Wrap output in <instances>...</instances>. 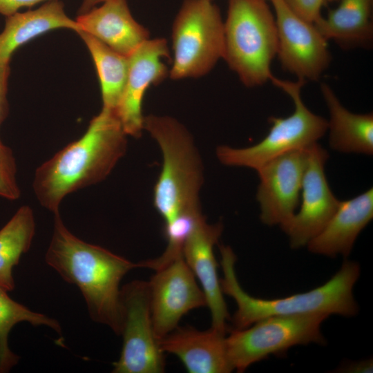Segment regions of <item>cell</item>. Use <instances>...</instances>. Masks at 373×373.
<instances>
[{"label":"cell","instance_id":"484cf974","mask_svg":"<svg viewBox=\"0 0 373 373\" xmlns=\"http://www.w3.org/2000/svg\"><path fill=\"white\" fill-rule=\"evenodd\" d=\"M296 15L303 19L315 23L321 15V9L325 0H284Z\"/></svg>","mask_w":373,"mask_h":373},{"label":"cell","instance_id":"44dd1931","mask_svg":"<svg viewBox=\"0 0 373 373\" xmlns=\"http://www.w3.org/2000/svg\"><path fill=\"white\" fill-rule=\"evenodd\" d=\"M372 1L341 0L336 8L314 24L327 41L334 40L343 47L364 46L373 36Z\"/></svg>","mask_w":373,"mask_h":373},{"label":"cell","instance_id":"7c38bea8","mask_svg":"<svg viewBox=\"0 0 373 373\" xmlns=\"http://www.w3.org/2000/svg\"><path fill=\"white\" fill-rule=\"evenodd\" d=\"M155 271L148 283L152 323L159 340L178 327L189 312L207 306V300L183 256Z\"/></svg>","mask_w":373,"mask_h":373},{"label":"cell","instance_id":"9a60e30c","mask_svg":"<svg viewBox=\"0 0 373 373\" xmlns=\"http://www.w3.org/2000/svg\"><path fill=\"white\" fill-rule=\"evenodd\" d=\"M221 222L208 224L202 218L187 238L182 250L183 258L204 294L211 316V327L227 333L229 314L223 297L217 271L213 248L222 234Z\"/></svg>","mask_w":373,"mask_h":373},{"label":"cell","instance_id":"8fae6325","mask_svg":"<svg viewBox=\"0 0 373 373\" xmlns=\"http://www.w3.org/2000/svg\"><path fill=\"white\" fill-rule=\"evenodd\" d=\"M307 164L298 212L284 224L282 230L289 238L293 249L307 245L326 225L338 207L325 173L328 153L319 144L307 148Z\"/></svg>","mask_w":373,"mask_h":373},{"label":"cell","instance_id":"f546056e","mask_svg":"<svg viewBox=\"0 0 373 373\" xmlns=\"http://www.w3.org/2000/svg\"><path fill=\"white\" fill-rule=\"evenodd\" d=\"M106 1L108 0H83L79 10V14L85 13L93 8L97 4L104 3Z\"/></svg>","mask_w":373,"mask_h":373},{"label":"cell","instance_id":"5bb4252c","mask_svg":"<svg viewBox=\"0 0 373 373\" xmlns=\"http://www.w3.org/2000/svg\"><path fill=\"white\" fill-rule=\"evenodd\" d=\"M167 42L163 38L147 39L128 56V73L116 115L126 135L137 138L144 131L142 101L151 85L162 82L169 70Z\"/></svg>","mask_w":373,"mask_h":373},{"label":"cell","instance_id":"9c48e42d","mask_svg":"<svg viewBox=\"0 0 373 373\" xmlns=\"http://www.w3.org/2000/svg\"><path fill=\"white\" fill-rule=\"evenodd\" d=\"M122 310L119 357L113 363V373H162L164 353L155 336L151 312L149 283L133 280L120 291Z\"/></svg>","mask_w":373,"mask_h":373},{"label":"cell","instance_id":"83f0119b","mask_svg":"<svg viewBox=\"0 0 373 373\" xmlns=\"http://www.w3.org/2000/svg\"><path fill=\"white\" fill-rule=\"evenodd\" d=\"M45 1L50 0H0V14L8 17L23 7H32Z\"/></svg>","mask_w":373,"mask_h":373},{"label":"cell","instance_id":"2e32d148","mask_svg":"<svg viewBox=\"0 0 373 373\" xmlns=\"http://www.w3.org/2000/svg\"><path fill=\"white\" fill-rule=\"evenodd\" d=\"M164 353L176 356L190 373H229L233 370L228 358L226 333L211 327L199 330L177 327L159 339Z\"/></svg>","mask_w":373,"mask_h":373},{"label":"cell","instance_id":"4dcf8cb0","mask_svg":"<svg viewBox=\"0 0 373 373\" xmlns=\"http://www.w3.org/2000/svg\"><path fill=\"white\" fill-rule=\"evenodd\" d=\"M335 1V0H325V2L326 1Z\"/></svg>","mask_w":373,"mask_h":373},{"label":"cell","instance_id":"277c9868","mask_svg":"<svg viewBox=\"0 0 373 373\" xmlns=\"http://www.w3.org/2000/svg\"><path fill=\"white\" fill-rule=\"evenodd\" d=\"M144 130L162 153V166L153 189V205L164 223L183 212L200 209L204 168L191 134L167 115L144 116Z\"/></svg>","mask_w":373,"mask_h":373},{"label":"cell","instance_id":"8992f818","mask_svg":"<svg viewBox=\"0 0 373 373\" xmlns=\"http://www.w3.org/2000/svg\"><path fill=\"white\" fill-rule=\"evenodd\" d=\"M270 81L290 97L294 104V112L287 117H271L269 120L271 126L268 134L254 146H218L216 153L221 164L256 170L279 155L309 147L327 131V120L312 113L302 99L301 88L306 83L305 81L291 82L274 75Z\"/></svg>","mask_w":373,"mask_h":373},{"label":"cell","instance_id":"7a4b0ae2","mask_svg":"<svg viewBox=\"0 0 373 373\" xmlns=\"http://www.w3.org/2000/svg\"><path fill=\"white\" fill-rule=\"evenodd\" d=\"M54 214L52 237L45 261L66 283L81 291L91 320L121 334L120 283L139 264L75 236L59 211Z\"/></svg>","mask_w":373,"mask_h":373},{"label":"cell","instance_id":"4fadbf2b","mask_svg":"<svg viewBox=\"0 0 373 373\" xmlns=\"http://www.w3.org/2000/svg\"><path fill=\"white\" fill-rule=\"evenodd\" d=\"M307 148L291 151L261 165L256 199L260 218L269 226L286 223L296 212L307 164Z\"/></svg>","mask_w":373,"mask_h":373},{"label":"cell","instance_id":"7402d4cb","mask_svg":"<svg viewBox=\"0 0 373 373\" xmlns=\"http://www.w3.org/2000/svg\"><path fill=\"white\" fill-rule=\"evenodd\" d=\"M35 229L32 208L23 205L0 229V287L7 291L15 288L13 268L29 251Z\"/></svg>","mask_w":373,"mask_h":373},{"label":"cell","instance_id":"d4e9b609","mask_svg":"<svg viewBox=\"0 0 373 373\" xmlns=\"http://www.w3.org/2000/svg\"><path fill=\"white\" fill-rule=\"evenodd\" d=\"M17 163L12 149L0 140V197L10 200L20 198Z\"/></svg>","mask_w":373,"mask_h":373},{"label":"cell","instance_id":"6da1fadb","mask_svg":"<svg viewBox=\"0 0 373 373\" xmlns=\"http://www.w3.org/2000/svg\"><path fill=\"white\" fill-rule=\"evenodd\" d=\"M127 136L116 113L102 108L82 137L36 169L32 188L39 204L55 213L68 195L104 180L126 154Z\"/></svg>","mask_w":373,"mask_h":373},{"label":"cell","instance_id":"ac0fdd59","mask_svg":"<svg viewBox=\"0 0 373 373\" xmlns=\"http://www.w3.org/2000/svg\"><path fill=\"white\" fill-rule=\"evenodd\" d=\"M373 218V189L345 201L324 228L307 245L310 252L329 257L348 256L361 231Z\"/></svg>","mask_w":373,"mask_h":373},{"label":"cell","instance_id":"cb8c5ba5","mask_svg":"<svg viewBox=\"0 0 373 373\" xmlns=\"http://www.w3.org/2000/svg\"><path fill=\"white\" fill-rule=\"evenodd\" d=\"M7 291L0 287V373L9 372L20 357L10 348L8 338L11 329L21 322L32 326H46L61 334L59 321L36 312L12 299Z\"/></svg>","mask_w":373,"mask_h":373},{"label":"cell","instance_id":"603a6c76","mask_svg":"<svg viewBox=\"0 0 373 373\" xmlns=\"http://www.w3.org/2000/svg\"><path fill=\"white\" fill-rule=\"evenodd\" d=\"M86 45L98 75L102 108L116 111L122 97L128 73V57L123 55L92 35L77 32Z\"/></svg>","mask_w":373,"mask_h":373},{"label":"cell","instance_id":"30bf717a","mask_svg":"<svg viewBox=\"0 0 373 373\" xmlns=\"http://www.w3.org/2000/svg\"><path fill=\"white\" fill-rule=\"evenodd\" d=\"M277 26V55L283 69L297 79L316 82L328 68L327 40L314 23L296 15L284 0L271 1Z\"/></svg>","mask_w":373,"mask_h":373},{"label":"cell","instance_id":"5b68a950","mask_svg":"<svg viewBox=\"0 0 373 373\" xmlns=\"http://www.w3.org/2000/svg\"><path fill=\"white\" fill-rule=\"evenodd\" d=\"M275 16L265 0H228L222 58L247 87L270 81L277 55Z\"/></svg>","mask_w":373,"mask_h":373},{"label":"cell","instance_id":"f1b7e54d","mask_svg":"<svg viewBox=\"0 0 373 373\" xmlns=\"http://www.w3.org/2000/svg\"><path fill=\"white\" fill-rule=\"evenodd\" d=\"M372 359H366L358 361L347 362L341 365L338 370L342 372L358 373L372 372Z\"/></svg>","mask_w":373,"mask_h":373},{"label":"cell","instance_id":"ffe728a7","mask_svg":"<svg viewBox=\"0 0 373 373\" xmlns=\"http://www.w3.org/2000/svg\"><path fill=\"white\" fill-rule=\"evenodd\" d=\"M321 91L329 113L327 120L329 146L345 153H373V115L358 114L344 107L327 83Z\"/></svg>","mask_w":373,"mask_h":373},{"label":"cell","instance_id":"1f68e13d","mask_svg":"<svg viewBox=\"0 0 373 373\" xmlns=\"http://www.w3.org/2000/svg\"><path fill=\"white\" fill-rule=\"evenodd\" d=\"M265 1H271V0H265Z\"/></svg>","mask_w":373,"mask_h":373},{"label":"cell","instance_id":"d6986e66","mask_svg":"<svg viewBox=\"0 0 373 373\" xmlns=\"http://www.w3.org/2000/svg\"><path fill=\"white\" fill-rule=\"evenodd\" d=\"M59 0H50L35 10L16 12L6 17L5 27L0 32V58L10 60L12 53L31 39L52 30L80 28L64 10Z\"/></svg>","mask_w":373,"mask_h":373},{"label":"cell","instance_id":"3957f363","mask_svg":"<svg viewBox=\"0 0 373 373\" xmlns=\"http://www.w3.org/2000/svg\"><path fill=\"white\" fill-rule=\"evenodd\" d=\"M223 277L220 279L223 294L231 297L237 309L233 314L232 329H245L271 316H298L313 314L354 316L358 305L353 288L360 276V266L345 260L340 269L323 285L309 291L285 298L262 299L253 297L241 287L236 277V256L229 246L220 247Z\"/></svg>","mask_w":373,"mask_h":373},{"label":"cell","instance_id":"ba28073f","mask_svg":"<svg viewBox=\"0 0 373 373\" xmlns=\"http://www.w3.org/2000/svg\"><path fill=\"white\" fill-rule=\"evenodd\" d=\"M328 317L322 314L271 316L226 336L229 361L233 370L243 372L253 363L298 345L325 343L321 327Z\"/></svg>","mask_w":373,"mask_h":373},{"label":"cell","instance_id":"4316f807","mask_svg":"<svg viewBox=\"0 0 373 373\" xmlns=\"http://www.w3.org/2000/svg\"><path fill=\"white\" fill-rule=\"evenodd\" d=\"M10 73V60L0 58V126L9 112L7 94Z\"/></svg>","mask_w":373,"mask_h":373},{"label":"cell","instance_id":"e0dca14e","mask_svg":"<svg viewBox=\"0 0 373 373\" xmlns=\"http://www.w3.org/2000/svg\"><path fill=\"white\" fill-rule=\"evenodd\" d=\"M76 21L80 30L127 57L149 39L147 29L132 16L126 0H108L79 14Z\"/></svg>","mask_w":373,"mask_h":373},{"label":"cell","instance_id":"52a82bcc","mask_svg":"<svg viewBox=\"0 0 373 373\" xmlns=\"http://www.w3.org/2000/svg\"><path fill=\"white\" fill-rule=\"evenodd\" d=\"M173 79L209 73L224 53V22L211 0H184L173 24Z\"/></svg>","mask_w":373,"mask_h":373}]
</instances>
